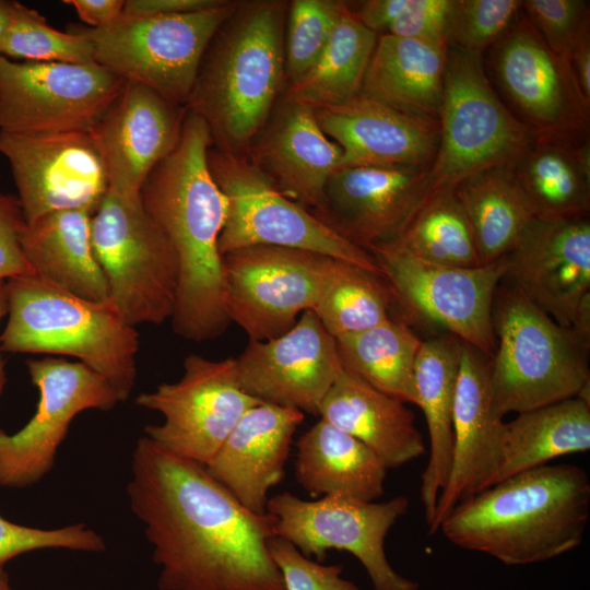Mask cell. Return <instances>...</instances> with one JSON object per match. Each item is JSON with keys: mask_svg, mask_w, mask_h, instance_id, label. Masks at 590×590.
<instances>
[{"mask_svg": "<svg viewBox=\"0 0 590 590\" xmlns=\"http://www.w3.org/2000/svg\"><path fill=\"white\" fill-rule=\"evenodd\" d=\"M127 494L161 568L160 590H285L269 551L274 517L244 507L204 465L143 435Z\"/></svg>", "mask_w": 590, "mask_h": 590, "instance_id": "6da1fadb", "label": "cell"}, {"mask_svg": "<svg viewBox=\"0 0 590 590\" xmlns=\"http://www.w3.org/2000/svg\"><path fill=\"white\" fill-rule=\"evenodd\" d=\"M212 144L206 123L187 109L177 146L152 169L140 191L178 262L173 330L196 342L217 338L231 323L219 249L228 202L208 165Z\"/></svg>", "mask_w": 590, "mask_h": 590, "instance_id": "7a4b0ae2", "label": "cell"}, {"mask_svg": "<svg viewBox=\"0 0 590 590\" xmlns=\"http://www.w3.org/2000/svg\"><path fill=\"white\" fill-rule=\"evenodd\" d=\"M589 518L586 470L548 463L507 477L459 504L439 531L461 548L508 566H523L578 547Z\"/></svg>", "mask_w": 590, "mask_h": 590, "instance_id": "3957f363", "label": "cell"}, {"mask_svg": "<svg viewBox=\"0 0 590 590\" xmlns=\"http://www.w3.org/2000/svg\"><path fill=\"white\" fill-rule=\"evenodd\" d=\"M287 8L281 0L238 1L203 55L186 108L222 151L246 154L284 92Z\"/></svg>", "mask_w": 590, "mask_h": 590, "instance_id": "277c9868", "label": "cell"}, {"mask_svg": "<svg viewBox=\"0 0 590 590\" xmlns=\"http://www.w3.org/2000/svg\"><path fill=\"white\" fill-rule=\"evenodd\" d=\"M8 319L0 352L68 355L129 399L138 368L139 334L110 302L75 296L35 274L5 281Z\"/></svg>", "mask_w": 590, "mask_h": 590, "instance_id": "5b68a950", "label": "cell"}, {"mask_svg": "<svg viewBox=\"0 0 590 590\" xmlns=\"http://www.w3.org/2000/svg\"><path fill=\"white\" fill-rule=\"evenodd\" d=\"M492 317L496 346L488 376L499 417L574 397L589 400V341L511 286L497 288Z\"/></svg>", "mask_w": 590, "mask_h": 590, "instance_id": "8992f818", "label": "cell"}, {"mask_svg": "<svg viewBox=\"0 0 590 590\" xmlns=\"http://www.w3.org/2000/svg\"><path fill=\"white\" fill-rule=\"evenodd\" d=\"M439 139L428 168L430 193L482 170L512 166L538 134L499 99L481 55L448 47Z\"/></svg>", "mask_w": 590, "mask_h": 590, "instance_id": "52a82bcc", "label": "cell"}, {"mask_svg": "<svg viewBox=\"0 0 590 590\" xmlns=\"http://www.w3.org/2000/svg\"><path fill=\"white\" fill-rule=\"evenodd\" d=\"M237 2L219 0L189 13L120 16L102 28L71 24L68 30L91 43L96 63L186 107L203 55Z\"/></svg>", "mask_w": 590, "mask_h": 590, "instance_id": "ba28073f", "label": "cell"}, {"mask_svg": "<svg viewBox=\"0 0 590 590\" xmlns=\"http://www.w3.org/2000/svg\"><path fill=\"white\" fill-rule=\"evenodd\" d=\"M91 243L109 302L128 324L172 319L177 258L140 198L126 199L108 190L91 216Z\"/></svg>", "mask_w": 590, "mask_h": 590, "instance_id": "9c48e42d", "label": "cell"}, {"mask_svg": "<svg viewBox=\"0 0 590 590\" xmlns=\"http://www.w3.org/2000/svg\"><path fill=\"white\" fill-rule=\"evenodd\" d=\"M386 281L392 306L410 326L437 327L493 355V303L507 271L506 259L475 268H453L424 261L396 241L368 250Z\"/></svg>", "mask_w": 590, "mask_h": 590, "instance_id": "30bf717a", "label": "cell"}, {"mask_svg": "<svg viewBox=\"0 0 590 590\" xmlns=\"http://www.w3.org/2000/svg\"><path fill=\"white\" fill-rule=\"evenodd\" d=\"M208 165L228 202L219 239L222 256L251 246L287 247L322 253L381 275L369 251L352 244L310 211L287 199L245 154L211 145Z\"/></svg>", "mask_w": 590, "mask_h": 590, "instance_id": "8fae6325", "label": "cell"}, {"mask_svg": "<svg viewBox=\"0 0 590 590\" xmlns=\"http://www.w3.org/2000/svg\"><path fill=\"white\" fill-rule=\"evenodd\" d=\"M335 258L296 248L251 246L223 255L226 310L253 341L278 338L315 310ZM340 260V259H339Z\"/></svg>", "mask_w": 590, "mask_h": 590, "instance_id": "7c38bea8", "label": "cell"}, {"mask_svg": "<svg viewBox=\"0 0 590 590\" xmlns=\"http://www.w3.org/2000/svg\"><path fill=\"white\" fill-rule=\"evenodd\" d=\"M409 509L405 496L375 503L338 496L304 500L290 492L268 499L275 536L292 543L304 556L322 563L328 550L351 553L366 570L373 590H418L420 583L390 565L385 540Z\"/></svg>", "mask_w": 590, "mask_h": 590, "instance_id": "4fadbf2b", "label": "cell"}, {"mask_svg": "<svg viewBox=\"0 0 590 590\" xmlns=\"http://www.w3.org/2000/svg\"><path fill=\"white\" fill-rule=\"evenodd\" d=\"M126 80L94 62H27L0 56V131H92Z\"/></svg>", "mask_w": 590, "mask_h": 590, "instance_id": "5bb4252c", "label": "cell"}, {"mask_svg": "<svg viewBox=\"0 0 590 590\" xmlns=\"http://www.w3.org/2000/svg\"><path fill=\"white\" fill-rule=\"evenodd\" d=\"M137 405L161 413L144 436L164 449L206 465L241 415L261 401L243 391L236 358L212 361L189 354L184 375L137 397Z\"/></svg>", "mask_w": 590, "mask_h": 590, "instance_id": "9a60e30c", "label": "cell"}, {"mask_svg": "<svg viewBox=\"0 0 590 590\" xmlns=\"http://www.w3.org/2000/svg\"><path fill=\"white\" fill-rule=\"evenodd\" d=\"M26 366L39 399L32 418L17 432L0 428V486L26 488L55 464L72 420L86 410L110 411L120 401L104 377L80 362L46 356Z\"/></svg>", "mask_w": 590, "mask_h": 590, "instance_id": "2e32d148", "label": "cell"}, {"mask_svg": "<svg viewBox=\"0 0 590 590\" xmlns=\"http://www.w3.org/2000/svg\"><path fill=\"white\" fill-rule=\"evenodd\" d=\"M505 279L563 328L590 342L588 217L533 219L505 257Z\"/></svg>", "mask_w": 590, "mask_h": 590, "instance_id": "e0dca14e", "label": "cell"}, {"mask_svg": "<svg viewBox=\"0 0 590 590\" xmlns=\"http://www.w3.org/2000/svg\"><path fill=\"white\" fill-rule=\"evenodd\" d=\"M24 219L63 210L94 212L108 191L101 151L91 131H0Z\"/></svg>", "mask_w": 590, "mask_h": 590, "instance_id": "ac0fdd59", "label": "cell"}, {"mask_svg": "<svg viewBox=\"0 0 590 590\" xmlns=\"http://www.w3.org/2000/svg\"><path fill=\"white\" fill-rule=\"evenodd\" d=\"M494 71L520 120L536 133L586 140L590 104L569 60L557 55L526 17L496 42Z\"/></svg>", "mask_w": 590, "mask_h": 590, "instance_id": "d6986e66", "label": "cell"}, {"mask_svg": "<svg viewBox=\"0 0 590 590\" xmlns=\"http://www.w3.org/2000/svg\"><path fill=\"white\" fill-rule=\"evenodd\" d=\"M236 364L240 388L248 396L315 415L343 370L335 338L314 310L303 312L278 338L250 340Z\"/></svg>", "mask_w": 590, "mask_h": 590, "instance_id": "ffe728a7", "label": "cell"}, {"mask_svg": "<svg viewBox=\"0 0 590 590\" xmlns=\"http://www.w3.org/2000/svg\"><path fill=\"white\" fill-rule=\"evenodd\" d=\"M428 168L340 167L326 185L320 208L311 213L367 251L396 241L432 196Z\"/></svg>", "mask_w": 590, "mask_h": 590, "instance_id": "44dd1931", "label": "cell"}, {"mask_svg": "<svg viewBox=\"0 0 590 590\" xmlns=\"http://www.w3.org/2000/svg\"><path fill=\"white\" fill-rule=\"evenodd\" d=\"M187 108L140 83L126 81L91 131L101 151L108 190L140 198L152 169L177 146Z\"/></svg>", "mask_w": 590, "mask_h": 590, "instance_id": "7402d4cb", "label": "cell"}, {"mask_svg": "<svg viewBox=\"0 0 590 590\" xmlns=\"http://www.w3.org/2000/svg\"><path fill=\"white\" fill-rule=\"evenodd\" d=\"M489 359L462 342L452 411V459L428 527L441 522L461 503L488 488L499 468L505 422L493 408L488 376Z\"/></svg>", "mask_w": 590, "mask_h": 590, "instance_id": "603a6c76", "label": "cell"}, {"mask_svg": "<svg viewBox=\"0 0 590 590\" xmlns=\"http://www.w3.org/2000/svg\"><path fill=\"white\" fill-rule=\"evenodd\" d=\"M323 133L342 150L341 167H429L438 146V119L406 113L357 95L314 109Z\"/></svg>", "mask_w": 590, "mask_h": 590, "instance_id": "cb8c5ba5", "label": "cell"}, {"mask_svg": "<svg viewBox=\"0 0 590 590\" xmlns=\"http://www.w3.org/2000/svg\"><path fill=\"white\" fill-rule=\"evenodd\" d=\"M290 200L317 211L342 150L320 129L314 108L281 99L245 154Z\"/></svg>", "mask_w": 590, "mask_h": 590, "instance_id": "d4e9b609", "label": "cell"}, {"mask_svg": "<svg viewBox=\"0 0 590 590\" xmlns=\"http://www.w3.org/2000/svg\"><path fill=\"white\" fill-rule=\"evenodd\" d=\"M303 412L270 403L248 409L205 465L247 509L267 512L268 493L284 476L293 435Z\"/></svg>", "mask_w": 590, "mask_h": 590, "instance_id": "484cf974", "label": "cell"}, {"mask_svg": "<svg viewBox=\"0 0 590 590\" xmlns=\"http://www.w3.org/2000/svg\"><path fill=\"white\" fill-rule=\"evenodd\" d=\"M318 415L369 447L388 469L425 452L414 414L405 403L344 369L323 398Z\"/></svg>", "mask_w": 590, "mask_h": 590, "instance_id": "4316f807", "label": "cell"}, {"mask_svg": "<svg viewBox=\"0 0 590 590\" xmlns=\"http://www.w3.org/2000/svg\"><path fill=\"white\" fill-rule=\"evenodd\" d=\"M87 210L47 213L26 223L21 244L33 274L87 300L109 302L108 285L91 243Z\"/></svg>", "mask_w": 590, "mask_h": 590, "instance_id": "83f0119b", "label": "cell"}, {"mask_svg": "<svg viewBox=\"0 0 590 590\" xmlns=\"http://www.w3.org/2000/svg\"><path fill=\"white\" fill-rule=\"evenodd\" d=\"M462 341L449 333L422 340L415 365L416 405L426 421L429 455L421 477L420 495L429 527L452 459V411Z\"/></svg>", "mask_w": 590, "mask_h": 590, "instance_id": "f1b7e54d", "label": "cell"}, {"mask_svg": "<svg viewBox=\"0 0 590 590\" xmlns=\"http://www.w3.org/2000/svg\"><path fill=\"white\" fill-rule=\"evenodd\" d=\"M295 477L311 496L374 502L388 468L365 444L321 418L296 441Z\"/></svg>", "mask_w": 590, "mask_h": 590, "instance_id": "f546056e", "label": "cell"}, {"mask_svg": "<svg viewBox=\"0 0 590 590\" xmlns=\"http://www.w3.org/2000/svg\"><path fill=\"white\" fill-rule=\"evenodd\" d=\"M535 219H586L590 211V151L588 139L538 133L511 166Z\"/></svg>", "mask_w": 590, "mask_h": 590, "instance_id": "4dcf8cb0", "label": "cell"}, {"mask_svg": "<svg viewBox=\"0 0 590 590\" xmlns=\"http://www.w3.org/2000/svg\"><path fill=\"white\" fill-rule=\"evenodd\" d=\"M447 54L448 47L380 34L358 95L438 119Z\"/></svg>", "mask_w": 590, "mask_h": 590, "instance_id": "1f68e13d", "label": "cell"}, {"mask_svg": "<svg viewBox=\"0 0 590 590\" xmlns=\"http://www.w3.org/2000/svg\"><path fill=\"white\" fill-rule=\"evenodd\" d=\"M589 449L590 400L574 397L517 413L505 422L500 463L492 485Z\"/></svg>", "mask_w": 590, "mask_h": 590, "instance_id": "d6a6232c", "label": "cell"}, {"mask_svg": "<svg viewBox=\"0 0 590 590\" xmlns=\"http://www.w3.org/2000/svg\"><path fill=\"white\" fill-rule=\"evenodd\" d=\"M453 191L471 227L482 264L505 258L535 219L511 166L471 175Z\"/></svg>", "mask_w": 590, "mask_h": 590, "instance_id": "836d02e7", "label": "cell"}, {"mask_svg": "<svg viewBox=\"0 0 590 590\" xmlns=\"http://www.w3.org/2000/svg\"><path fill=\"white\" fill-rule=\"evenodd\" d=\"M377 38L346 2L321 56L305 75L285 86L282 99L314 109L352 101L359 94Z\"/></svg>", "mask_w": 590, "mask_h": 590, "instance_id": "e575fe53", "label": "cell"}, {"mask_svg": "<svg viewBox=\"0 0 590 590\" xmlns=\"http://www.w3.org/2000/svg\"><path fill=\"white\" fill-rule=\"evenodd\" d=\"M343 369L404 403L416 404L414 365L422 339L399 317L335 338Z\"/></svg>", "mask_w": 590, "mask_h": 590, "instance_id": "d590c367", "label": "cell"}, {"mask_svg": "<svg viewBox=\"0 0 590 590\" xmlns=\"http://www.w3.org/2000/svg\"><path fill=\"white\" fill-rule=\"evenodd\" d=\"M396 243L430 263L453 268L483 266L453 189L432 194Z\"/></svg>", "mask_w": 590, "mask_h": 590, "instance_id": "8d00e7d4", "label": "cell"}, {"mask_svg": "<svg viewBox=\"0 0 590 590\" xmlns=\"http://www.w3.org/2000/svg\"><path fill=\"white\" fill-rule=\"evenodd\" d=\"M392 307L389 287L381 275L338 259L314 311L326 330L338 338L387 321L392 317Z\"/></svg>", "mask_w": 590, "mask_h": 590, "instance_id": "74e56055", "label": "cell"}, {"mask_svg": "<svg viewBox=\"0 0 590 590\" xmlns=\"http://www.w3.org/2000/svg\"><path fill=\"white\" fill-rule=\"evenodd\" d=\"M1 56L27 62H94L92 45L84 36L52 27L38 11L17 1Z\"/></svg>", "mask_w": 590, "mask_h": 590, "instance_id": "f35d334b", "label": "cell"}, {"mask_svg": "<svg viewBox=\"0 0 590 590\" xmlns=\"http://www.w3.org/2000/svg\"><path fill=\"white\" fill-rule=\"evenodd\" d=\"M346 7L339 0L288 2L284 32L285 86L305 75L326 48Z\"/></svg>", "mask_w": 590, "mask_h": 590, "instance_id": "ab89813d", "label": "cell"}, {"mask_svg": "<svg viewBox=\"0 0 590 590\" xmlns=\"http://www.w3.org/2000/svg\"><path fill=\"white\" fill-rule=\"evenodd\" d=\"M520 10L519 0H450L447 45L481 55L505 34Z\"/></svg>", "mask_w": 590, "mask_h": 590, "instance_id": "60d3db41", "label": "cell"}, {"mask_svg": "<svg viewBox=\"0 0 590 590\" xmlns=\"http://www.w3.org/2000/svg\"><path fill=\"white\" fill-rule=\"evenodd\" d=\"M45 548L99 553L106 550V543L101 534L85 523L39 529L21 526L0 516V571L16 556Z\"/></svg>", "mask_w": 590, "mask_h": 590, "instance_id": "b9f144b4", "label": "cell"}, {"mask_svg": "<svg viewBox=\"0 0 590 590\" xmlns=\"http://www.w3.org/2000/svg\"><path fill=\"white\" fill-rule=\"evenodd\" d=\"M521 9L548 47L567 60L590 37L588 1L524 0Z\"/></svg>", "mask_w": 590, "mask_h": 590, "instance_id": "7bdbcfd3", "label": "cell"}, {"mask_svg": "<svg viewBox=\"0 0 590 590\" xmlns=\"http://www.w3.org/2000/svg\"><path fill=\"white\" fill-rule=\"evenodd\" d=\"M269 551L282 574L285 590H359L353 581L343 578L342 565L312 560L282 538H272Z\"/></svg>", "mask_w": 590, "mask_h": 590, "instance_id": "ee69618b", "label": "cell"}, {"mask_svg": "<svg viewBox=\"0 0 590 590\" xmlns=\"http://www.w3.org/2000/svg\"><path fill=\"white\" fill-rule=\"evenodd\" d=\"M449 4L450 0H408L385 34L448 47L445 28Z\"/></svg>", "mask_w": 590, "mask_h": 590, "instance_id": "f6af8a7d", "label": "cell"}, {"mask_svg": "<svg viewBox=\"0 0 590 590\" xmlns=\"http://www.w3.org/2000/svg\"><path fill=\"white\" fill-rule=\"evenodd\" d=\"M25 224L17 197L0 191V281L33 274L21 244Z\"/></svg>", "mask_w": 590, "mask_h": 590, "instance_id": "bcb514c9", "label": "cell"}, {"mask_svg": "<svg viewBox=\"0 0 590 590\" xmlns=\"http://www.w3.org/2000/svg\"><path fill=\"white\" fill-rule=\"evenodd\" d=\"M219 0H127L121 16L174 15L203 10Z\"/></svg>", "mask_w": 590, "mask_h": 590, "instance_id": "7dc6e473", "label": "cell"}, {"mask_svg": "<svg viewBox=\"0 0 590 590\" xmlns=\"http://www.w3.org/2000/svg\"><path fill=\"white\" fill-rule=\"evenodd\" d=\"M406 3L408 0H367L357 10L349 7L366 28L380 35L387 33Z\"/></svg>", "mask_w": 590, "mask_h": 590, "instance_id": "c3c4849f", "label": "cell"}, {"mask_svg": "<svg viewBox=\"0 0 590 590\" xmlns=\"http://www.w3.org/2000/svg\"><path fill=\"white\" fill-rule=\"evenodd\" d=\"M87 27L102 28L115 23L122 13L125 0H63Z\"/></svg>", "mask_w": 590, "mask_h": 590, "instance_id": "681fc988", "label": "cell"}, {"mask_svg": "<svg viewBox=\"0 0 590 590\" xmlns=\"http://www.w3.org/2000/svg\"><path fill=\"white\" fill-rule=\"evenodd\" d=\"M579 90L590 104V37L586 38L569 59Z\"/></svg>", "mask_w": 590, "mask_h": 590, "instance_id": "f907efd6", "label": "cell"}, {"mask_svg": "<svg viewBox=\"0 0 590 590\" xmlns=\"http://www.w3.org/2000/svg\"><path fill=\"white\" fill-rule=\"evenodd\" d=\"M15 2L13 0H0V56L2 44L9 28L10 22L15 8Z\"/></svg>", "mask_w": 590, "mask_h": 590, "instance_id": "816d5d0a", "label": "cell"}, {"mask_svg": "<svg viewBox=\"0 0 590 590\" xmlns=\"http://www.w3.org/2000/svg\"><path fill=\"white\" fill-rule=\"evenodd\" d=\"M8 314V295H7V285L5 281H0V322L4 316ZM7 382L4 362L0 354V396L2 394L3 388Z\"/></svg>", "mask_w": 590, "mask_h": 590, "instance_id": "f5cc1de1", "label": "cell"}, {"mask_svg": "<svg viewBox=\"0 0 590 590\" xmlns=\"http://www.w3.org/2000/svg\"><path fill=\"white\" fill-rule=\"evenodd\" d=\"M0 590H16L10 586L8 575L4 570L0 573Z\"/></svg>", "mask_w": 590, "mask_h": 590, "instance_id": "db71d44e", "label": "cell"}, {"mask_svg": "<svg viewBox=\"0 0 590 590\" xmlns=\"http://www.w3.org/2000/svg\"><path fill=\"white\" fill-rule=\"evenodd\" d=\"M1 573V571H0Z\"/></svg>", "mask_w": 590, "mask_h": 590, "instance_id": "11a10c76", "label": "cell"}]
</instances>
